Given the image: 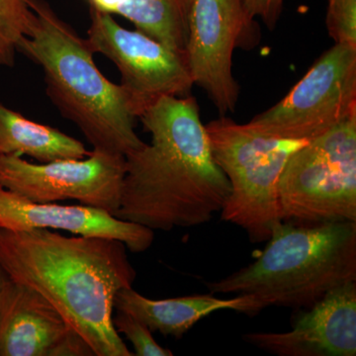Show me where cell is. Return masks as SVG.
Returning <instances> with one entry per match:
<instances>
[{
    "mask_svg": "<svg viewBox=\"0 0 356 356\" xmlns=\"http://www.w3.org/2000/svg\"><path fill=\"white\" fill-rule=\"evenodd\" d=\"M277 200L282 222H356V115L290 156Z\"/></svg>",
    "mask_w": 356,
    "mask_h": 356,
    "instance_id": "6",
    "label": "cell"
},
{
    "mask_svg": "<svg viewBox=\"0 0 356 356\" xmlns=\"http://www.w3.org/2000/svg\"><path fill=\"white\" fill-rule=\"evenodd\" d=\"M205 128L215 163L231 186L222 221L245 229L252 242H266L282 222L277 200L281 173L290 156L307 142L267 137L227 116Z\"/></svg>",
    "mask_w": 356,
    "mask_h": 356,
    "instance_id": "5",
    "label": "cell"
},
{
    "mask_svg": "<svg viewBox=\"0 0 356 356\" xmlns=\"http://www.w3.org/2000/svg\"><path fill=\"white\" fill-rule=\"evenodd\" d=\"M243 339L278 356H355L356 281L325 294L291 331L250 332Z\"/></svg>",
    "mask_w": 356,
    "mask_h": 356,
    "instance_id": "12",
    "label": "cell"
},
{
    "mask_svg": "<svg viewBox=\"0 0 356 356\" xmlns=\"http://www.w3.org/2000/svg\"><path fill=\"white\" fill-rule=\"evenodd\" d=\"M254 262L207 284L217 294L250 295L262 309H309L356 281V222H281Z\"/></svg>",
    "mask_w": 356,
    "mask_h": 356,
    "instance_id": "4",
    "label": "cell"
},
{
    "mask_svg": "<svg viewBox=\"0 0 356 356\" xmlns=\"http://www.w3.org/2000/svg\"><path fill=\"white\" fill-rule=\"evenodd\" d=\"M284 0H245L248 15L261 17L269 29H273L280 19Z\"/></svg>",
    "mask_w": 356,
    "mask_h": 356,
    "instance_id": "20",
    "label": "cell"
},
{
    "mask_svg": "<svg viewBox=\"0 0 356 356\" xmlns=\"http://www.w3.org/2000/svg\"><path fill=\"white\" fill-rule=\"evenodd\" d=\"M90 9L119 15L168 48L186 57L193 0H86Z\"/></svg>",
    "mask_w": 356,
    "mask_h": 356,
    "instance_id": "15",
    "label": "cell"
},
{
    "mask_svg": "<svg viewBox=\"0 0 356 356\" xmlns=\"http://www.w3.org/2000/svg\"><path fill=\"white\" fill-rule=\"evenodd\" d=\"M327 28L336 44L356 48V0H329Z\"/></svg>",
    "mask_w": 356,
    "mask_h": 356,
    "instance_id": "19",
    "label": "cell"
},
{
    "mask_svg": "<svg viewBox=\"0 0 356 356\" xmlns=\"http://www.w3.org/2000/svg\"><path fill=\"white\" fill-rule=\"evenodd\" d=\"M0 266L48 300L95 356L134 355L113 325L115 297L136 280L120 241L0 229Z\"/></svg>",
    "mask_w": 356,
    "mask_h": 356,
    "instance_id": "2",
    "label": "cell"
},
{
    "mask_svg": "<svg viewBox=\"0 0 356 356\" xmlns=\"http://www.w3.org/2000/svg\"><path fill=\"white\" fill-rule=\"evenodd\" d=\"M88 42L121 74V88L140 118L161 98L191 95L194 83L186 57L144 33L122 27L113 15L90 9Z\"/></svg>",
    "mask_w": 356,
    "mask_h": 356,
    "instance_id": "8",
    "label": "cell"
},
{
    "mask_svg": "<svg viewBox=\"0 0 356 356\" xmlns=\"http://www.w3.org/2000/svg\"><path fill=\"white\" fill-rule=\"evenodd\" d=\"M8 276L6 273V271L3 270L1 266H0V292H1L2 287L6 284L7 280H8Z\"/></svg>",
    "mask_w": 356,
    "mask_h": 356,
    "instance_id": "21",
    "label": "cell"
},
{
    "mask_svg": "<svg viewBox=\"0 0 356 356\" xmlns=\"http://www.w3.org/2000/svg\"><path fill=\"white\" fill-rule=\"evenodd\" d=\"M32 17L29 0H0V67H13Z\"/></svg>",
    "mask_w": 356,
    "mask_h": 356,
    "instance_id": "17",
    "label": "cell"
},
{
    "mask_svg": "<svg viewBox=\"0 0 356 356\" xmlns=\"http://www.w3.org/2000/svg\"><path fill=\"white\" fill-rule=\"evenodd\" d=\"M29 156L39 163L84 159L90 154L83 143L58 129L26 118L0 103V156Z\"/></svg>",
    "mask_w": 356,
    "mask_h": 356,
    "instance_id": "16",
    "label": "cell"
},
{
    "mask_svg": "<svg viewBox=\"0 0 356 356\" xmlns=\"http://www.w3.org/2000/svg\"><path fill=\"white\" fill-rule=\"evenodd\" d=\"M95 356L40 293L8 278L0 292V356Z\"/></svg>",
    "mask_w": 356,
    "mask_h": 356,
    "instance_id": "11",
    "label": "cell"
},
{
    "mask_svg": "<svg viewBox=\"0 0 356 356\" xmlns=\"http://www.w3.org/2000/svg\"><path fill=\"white\" fill-rule=\"evenodd\" d=\"M140 119L152 142L125 156L114 216L154 232L210 222L221 212L231 186L213 158L195 98H161Z\"/></svg>",
    "mask_w": 356,
    "mask_h": 356,
    "instance_id": "1",
    "label": "cell"
},
{
    "mask_svg": "<svg viewBox=\"0 0 356 356\" xmlns=\"http://www.w3.org/2000/svg\"><path fill=\"white\" fill-rule=\"evenodd\" d=\"M254 18L245 0H193L188 18L186 60L194 86L207 93L221 116L236 111L240 86L233 74L236 49L259 44Z\"/></svg>",
    "mask_w": 356,
    "mask_h": 356,
    "instance_id": "9",
    "label": "cell"
},
{
    "mask_svg": "<svg viewBox=\"0 0 356 356\" xmlns=\"http://www.w3.org/2000/svg\"><path fill=\"white\" fill-rule=\"evenodd\" d=\"M32 17L17 51L41 67L46 92L60 114L76 124L93 149L127 156L146 143L120 84L103 76L88 39L44 0H29Z\"/></svg>",
    "mask_w": 356,
    "mask_h": 356,
    "instance_id": "3",
    "label": "cell"
},
{
    "mask_svg": "<svg viewBox=\"0 0 356 356\" xmlns=\"http://www.w3.org/2000/svg\"><path fill=\"white\" fill-rule=\"evenodd\" d=\"M125 156L92 149L88 159L33 163L18 154L0 156V185L28 200H76L114 215L120 207Z\"/></svg>",
    "mask_w": 356,
    "mask_h": 356,
    "instance_id": "10",
    "label": "cell"
},
{
    "mask_svg": "<svg viewBox=\"0 0 356 356\" xmlns=\"http://www.w3.org/2000/svg\"><path fill=\"white\" fill-rule=\"evenodd\" d=\"M114 308L138 318L152 332L181 339L199 321L218 311L231 310L248 316L257 315L264 309L250 295L240 294L222 299L213 295H192L163 300H152L132 287L117 293Z\"/></svg>",
    "mask_w": 356,
    "mask_h": 356,
    "instance_id": "14",
    "label": "cell"
},
{
    "mask_svg": "<svg viewBox=\"0 0 356 356\" xmlns=\"http://www.w3.org/2000/svg\"><path fill=\"white\" fill-rule=\"evenodd\" d=\"M63 229L76 236H100L120 241L132 252H144L154 241L153 229L124 221L86 205L37 203L0 185V229Z\"/></svg>",
    "mask_w": 356,
    "mask_h": 356,
    "instance_id": "13",
    "label": "cell"
},
{
    "mask_svg": "<svg viewBox=\"0 0 356 356\" xmlns=\"http://www.w3.org/2000/svg\"><path fill=\"white\" fill-rule=\"evenodd\" d=\"M113 325L118 334H123L132 343L138 356H172V350L161 348L154 341L151 330L130 314L117 311Z\"/></svg>",
    "mask_w": 356,
    "mask_h": 356,
    "instance_id": "18",
    "label": "cell"
},
{
    "mask_svg": "<svg viewBox=\"0 0 356 356\" xmlns=\"http://www.w3.org/2000/svg\"><path fill=\"white\" fill-rule=\"evenodd\" d=\"M356 115V48L334 44L282 100L248 126L267 137L309 140Z\"/></svg>",
    "mask_w": 356,
    "mask_h": 356,
    "instance_id": "7",
    "label": "cell"
}]
</instances>
